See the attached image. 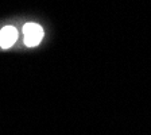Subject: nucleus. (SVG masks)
I'll return each instance as SVG.
<instances>
[{"label": "nucleus", "instance_id": "nucleus-1", "mask_svg": "<svg viewBox=\"0 0 151 135\" xmlns=\"http://www.w3.org/2000/svg\"><path fill=\"white\" fill-rule=\"evenodd\" d=\"M23 35H24V43L28 47H34L39 45L43 38V28L37 23H26L23 26Z\"/></svg>", "mask_w": 151, "mask_h": 135}, {"label": "nucleus", "instance_id": "nucleus-2", "mask_svg": "<svg viewBox=\"0 0 151 135\" xmlns=\"http://www.w3.org/2000/svg\"><path fill=\"white\" fill-rule=\"evenodd\" d=\"M18 39V31L14 26H6L0 31V46L3 49L11 47Z\"/></svg>", "mask_w": 151, "mask_h": 135}]
</instances>
